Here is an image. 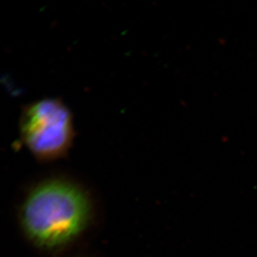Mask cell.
<instances>
[{
  "label": "cell",
  "mask_w": 257,
  "mask_h": 257,
  "mask_svg": "<svg viewBox=\"0 0 257 257\" xmlns=\"http://www.w3.org/2000/svg\"><path fill=\"white\" fill-rule=\"evenodd\" d=\"M90 213L89 199L79 186L64 179H48L23 200L20 224L31 241L54 249L75 239L88 225Z\"/></svg>",
  "instance_id": "obj_1"
},
{
  "label": "cell",
  "mask_w": 257,
  "mask_h": 257,
  "mask_svg": "<svg viewBox=\"0 0 257 257\" xmlns=\"http://www.w3.org/2000/svg\"><path fill=\"white\" fill-rule=\"evenodd\" d=\"M20 133L23 142L37 158L50 161L61 157L74 135L70 111L59 99L38 100L23 112Z\"/></svg>",
  "instance_id": "obj_2"
}]
</instances>
